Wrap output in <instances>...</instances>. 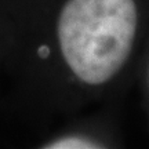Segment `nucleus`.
<instances>
[{"instance_id": "obj_2", "label": "nucleus", "mask_w": 149, "mask_h": 149, "mask_svg": "<svg viewBox=\"0 0 149 149\" xmlns=\"http://www.w3.org/2000/svg\"><path fill=\"white\" fill-rule=\"evenodd\" d=\"M98 145L93 144L90 141L80 138H65L61 141H55L51 145H48L46 148H53V149H79V148H97Z\"/></svg>"}, {"instance_id": "obj_1", "label": "nucleus", "mask_w": 149, "mask_h": 149, "mask_svg": "<svg viewBox=\"0 0 149 149\" xmlns=\"http://www.w3.org/2000/svg\"><path fill=\"white\" fill-rule=\"evenodd\" d=\"M137 29L134 0H70L58 21L65 61L80 80L102 84L120 70Z\"/></svg>"}, {"instance_id": "obj_3", "label": "nucleus", "mask_w": 149, "mask_h": 149, "mask_svg": "<svg viewBox=\"0 0 149 149\" xmlns=\"http://www.w3.org/2000/svg\"><path fill=\"white\" fill-rule=\"evenodd\" d=\"M37 54H39L40 58H47L48 54H50V48H48L47 46H42V47L37 50Z\"/></svg>"}]
</instances>
